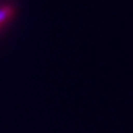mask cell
<instances>
[{"label":"cell","instance_id":"obj_1","mask_svg":"<svg viewBox=\"0 0 133 133\" xmlns=\"http://www.w3.org/2000/svg\"><path fill=\"white\" fill-rule=\"evenodd\" d=\"M15 16L14 8L9 5H0V32L6 28Z\"/></svg>","mask_w":133,"mask_h":133}]
</instances>
